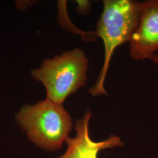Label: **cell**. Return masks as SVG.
<instances>
[{"label": "cell", "mask_w": 158, "mask_h": 158, "mask_svg": "<svg viewBox=\"0 0 158 158\" xmlns=\"http://www.w3.org/2000/svg\"><path fill=\"white\" fill-rule=\"evenodd\" d=\"M130 56L143 60L158 53V0L142 2L138 25L129 42Z\"/></svg>", "instance_id": "277c9868"}, {"label": "cell", "mask_w": 158, "mask_h": 158, "mask_svg": "<svg viewBox=\"0 0 158 158\" xmlns=\"http://www.w3.org/2000/svg\"><path fill=\"white\" fill-rule=\"evenodd\" d=\"M91 116L90 110H87L83 118L76 121L74 127L76 135L66 139L67 150L59 158H97L98 153L102 150L123 145L120 138L115 135L102 141H92L89 130Z\"/></svg>", "instance_id": "5b68a950"}, {"label": "cell", "mask_w": 158, "mask_h": 158, "mask_svg": "<svg viewBox=\"0 0 158 158\" xmlns=\"http://www.w3.org/2000/svg\"><path fill=\"white\" fill-rule=\"evenodd\" d=\"M151 60L153 62H154L155 63H156V64H158V53H157L156 54H155V55L151 59Z\"/></svg>", "instance_id": "52a82bcc"}, {"label": "cell", "mask_w": 158, "mask_h": 158, "mask_svg": "<svg viewBox=\"0 0 158 158\" xmlns=\"http://www.w3.org/2000/svg\"><path fill=\"white\" fill-rule=\"evenodd\" d=\"M16 120L31 141L49 151L61 148L73 127L72 117L63 106L46 98L32 106H24Z\"/></svg>", "instance_id": "3957f363"}, {"label": "cell", "mask_w": 158, "mask_h": 158, "mask_svg": "<svg viewBox=\"0 0 158 158\" xmlns=\"http://www.w3.org/2000/svg\"><path fill=\"white\" fill-rule=\"evenodd\" d=\"M103 10L96 25V36L104 46V61L94 85L89 90L93 97L107 95L105 81L114 51L129 42L138 25L141 2L134 0L102 1Z\"/></svg>", "instance_id": "6da1fadb"}, {"label": "cell", "mask_w": 158, "mask_h": 158, "mask_svg": "<svg viewBox=\"0 0 158 158\" xmlns=\"http://www.w3.org/2000/svg\"><path fill=\"white\" fill-rule=\"evenodd\" d=\"M77 6L76 10L79 14L81 15H88L91 11V2L90 1L87 0H80L76 1Z\"/></svg>", "instance_id": "8992f818"}, {"label": "cell", "mask_w": 158, "mask_h": 158, "mask_svg": "<svg viewBox=\"0 0 158 158\" xmlns=\"http://www.w3.org/2000/svg\"><path fill=\"white\" fill-rule=\"evenodd\" d=\"M88 68L85 52L75 48L46 59L31 74L33 79L45 87L46 99L63 105L69 96L85 85Z\"/></svg>", "instance_id": "7a4b0ae2"}]
</instances>
